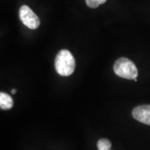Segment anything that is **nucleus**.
Returning <instances> with one entry per match:
<instances>
[{
  "mask_svg": "<svg viewBox=\"0 0 150 150\" xmlns=\"http://www.w3.org/2000/svg\"><path fill=\"white\" fill-rule=\"evenodd\" d=\"M55 69L60 76H70L75 69V59L67 49L60 50L55 58Z\"/></svg>",
  "mask_w": 150,
  "mask_h": 150,
  "instance_id": "obj_1",
  "label": "nucleus"
},
{
  "mask_svg": "<svg viewBox=\"0 0 150 150\" xmlns=\"http://www.w3.org/2000/svg\"><path fill=\"white\" fill-rule=\"evenodd\" d=\"M113 71L117 76L126 79L134 80L139 74L136 65L133 61L127 58H120L116 60L113 65Z\"/></svg>",
  "mask_w": 150,
  "mask_h": 150,
  "instance_id": "obj_2",
  "label": "nucleus"
},
{
  "mask_svg": "<svg viewBox=\"0 0 150 150\" xmlns=\"http://www.w3.org/2000/svg\"><path fill=\"white\" fill-rule=\"evenodd\" d=\"M19 18L23 25L30 28L36 29L40 25V20L38 17L33 13V11L27 5H23L19 9Z\"/></svg>",
  "mask_w": 150,
  "mask_h": 150,
  "instance_id": "obj_3",
  "label": "nucleus"
},
{
  "mask_svg": "<svg viewBox=\"0 0 150 150\" xmlns=\"http://www.w3.org/2000/svg\"><path fill=\"white\" fill-rule=\"evenodd\" d=\"M132 115L137 121L147 125H150V105L145 104L134 108Z\"/></svg>",
  "mask_w": 150,
  "mask_h": 150,
  "instance_id": "obj_4",
  "label": "nucleus"
},
{
  "mask_svg": "<svg viewBox=\"0 0 150 150\" xmlns=\"http://www.w3.org/2000/svg\"><path fill=\"white\" fill-rule=\"evenodd\" d=\"M13 106V100L10 95L6 93H0V108L2 110H8Z\"/></svg>",
  "mask_w": 150,
  "mask_h": 150,
  "instance_id": "obj_5",
  "label": "nucleus"
},
{
  "mask_svg": "<svg viewBox=\"0 0 150 150\" xmlns=\"http://www.w3.org/2000/svg\"><path fill=\"white\" fill-rule=\"evenodd\" d=\"M97 147L98 150H109L112 147V144L109 140L106 139H101L98 141Z\"/></svg>",
  "mask_w": 150,
  "mask_h": 150,
  "instance_id": "obj_6",
  "label": "nucleus"
},
{
  "mask_svg": "<svg viewBox=\"0 0 150 150\" xmlns=\"http://www.w3.org/2000/svg\"><path fill=\"white\" fill-rule=\"evenodd\" d=\"M86 4L91 8H96L99 5L103 4L107 0H85Z\"/></svg>",
  "mask_w": 150,
  "mask_h": 150,
  "instance_id": "obj_7",
  "label": "nucleus"
},
{
  "mask_svg": "<svg viewBox=\"0 0 150 150\" xmlns=\"http://www.w3.org/2000/svg\"><path fill=\"white\" fill-rule=\"evenodd\" d=\"M17 90L16 89H12V91H11V93H13V94H14V93H16Z\"/></svg>",
  "mask_w": 150,
  "mask_h": 150,
  "instance_id": "obj_8",
  "label": "nucleus"
},
{
  "mask_svg": "<svg viewBox=\"0 0 150 150\" xmlns=\"http://www.w3.org/2000/svg\"><path fill=\"white\" fill-rule=\"evenodd\" d=\"M109 150H110V149H109Z\"/></svg>",
  "mask_w": 150,
  "mask_h": 150,
  "instance_id": "obj_9",
  "label": "nucleus"
}]
</instances>
